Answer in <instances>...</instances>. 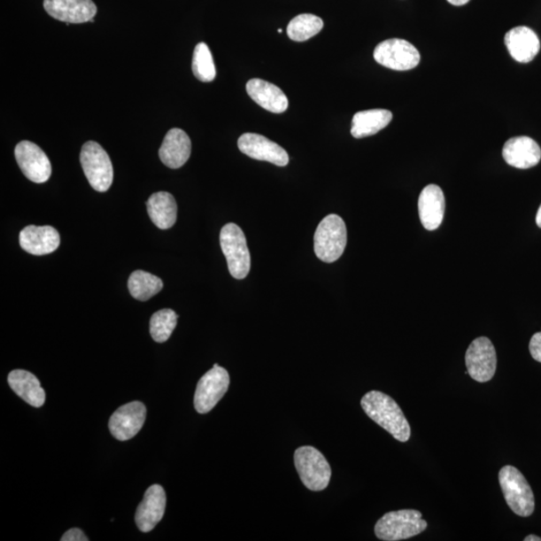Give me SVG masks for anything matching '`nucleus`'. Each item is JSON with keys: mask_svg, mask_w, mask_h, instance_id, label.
<instances>
[{"mask_svg": "<svg viewBox=\"0 0 541 541\" xmlns=\"http://www.w3.org/2000/svg\"><path fill=\"white\" fill-rule=\"evenodd\" d=\"M62 541H88L89 538L86 537L80 529H72L65 533Z\"/></svg>", "mask_w": 541, "mask_h": 541, "instance_id": "nucleus-30", "label": "nucleus"}, {"mask_svg": "<svg viewBox=\"0 0 541 541\" xmlns=\"http://www.w3.org/2000/svg\"><path fill=\"white\" fill-rule=\"evenodd\" d=\"M373 57L379 65L393 71H410L421 63V53L414 45L400 38L380 43Z\"/></svg>", "mask_w": 541, "mask_h": 541, "instance_id": "nucleus-8", "label": "nucleus"}, {"mask_svg": "<svg viewBox=\"0 0 541 541\" xmlns=\"http://www.w3.org/2000/svg\"><path fill=\"white\" fill-rule=\"evenodd\" d=\"M128 291L135 299L147 301L162 291L163 281L143 270L135 271L128 281Z\"/></svg>", "mask_w": 541, "mask_h": 541, "instance_id": "nucleus-25", "label": "nucleus"}, {"mask_svg": "<svg viewBox=\"0 0 541 541\" xmlns=\"http://www.w3.org/2000/svg\"><path fill=\"white\" fill-rule=\"evenodd\" d=\"M447 2L452 5L461 6L468 4L470 0H447Z\"/></svg>", "mask_w": 541, "mask_h": 541, "instance_id": "nucleus-31", "label": "nucleus"}, {"mask_svg": "<svg viewBox=\"0 0 541 541\" xmlns=\"http://www.w3.org/2000/svg\"><path fill=\"white\" fill-rule=\"evenodd\" d=\"M9 384L14 393L24 399L29 406L40 408L45 402V392L33 373L26 370H13L10 373Z\"/></svg>", "mask_w": 541, "mask_h": 541, "instance_id": "nucleus-22", "label": "nucleus"}, {"mask_svg": "<svg viewBox=\"0 0 541 541\" xmlns=\"http://www.w3.org/2000/svg\"><path fill=\"white\" fill-rule=\"evenodd\" d=\"M294 461L302 483L312 491H322L329 485L332 470L326 457L312 446H303L295 452Z\"/></svg>", "mask_w": 541, "mask_h": 541, "instance_id": "nucleus-5", "label": "nucleus"}, {"mask_svg": "<svg viewBox=\"0 0 541 541\" xmlns=\"http://www.w3.org/2000/svg\"><path fill=\"white\" fill-rule=\"evenodd\" d=\"M323 27V20L316 15L303 13L289 22L287 35L294 42H306L321 32Z\"/></svg>", "mask_w": 541, "mask_h": 541, "instance_id": "nucleus-26", "label": "nucleus"}, {"mask_svg": "<svg viewBox=\"0 0 541 541\" xmlns=\"http://www.w3.org/2000/svg\"><path fill=\"white\" fill-rule=\"evenodd\" d=\"M498 478L509 508L518 516H530L535 512L536 500L527 478L512 466L502 468Z\"/></svg>", "mask_w": 541, "mask_h": 541, "instance_id": "nucleus-2", "label": "nucleus"}, {"mask_svg": "<svg viewBox=\"0 0 541 541\" xmlns=\"http://www.w3.org/2000/svg\"><path fill=\"white\" fill-rule=\"evenodd\" d=\"M419 218L429 231L437 230L444 220L445 197L440 187L429 185L422 189L418 200Z\"/></svg>", "mask_w": 541, "mask_h": 541, "instance_id": "nucleus-17", "label": "nucleus"}, {"mask_svg": "<svg viewBox=\"0 0 541 541\" xmlns=\"http://www.w3.org/2000/svg\"><path fill=\"white\" fill-rule=\"evenodd\" d=\"M43 6L50 17L66 25L94 21L97 14L93 0H44Z\"/></svg>", "mask_w": 541, "mask_h": 541, "instance_id": "nucleus-14", "label": "nucleus"}, {"mask_svg": "<svg viewBox=\"0 0 541 541\" xmlns=\"http://www.w3.org/2000/svg\"><path fill=\"white\" fill-rule=\"evenodd\" d=\"M81 164L91 188L97 192H106L113 181V169L106 151L96 142L83 144Z\"/></svg>", "mask_w": 541, "mask_h": 541, "instance_id": "nucleus-7", "label": "nucleus"}, {"mask_svg": "<svg viewBox=\"0 0 541 541\" xmlns=\"http://www.w3.org/2000/svg\"><path fill=\"white\" fill-rule=\"evenodd\" d=\"M14 156L25 176L36 184L49 181L51 174V164L44 151L35 143L22 141L15 147Z\"/></svg>", "mask_w": 541, "mask_h": 541, "instance_id": "nucleus-11", "label": "nucleus"}, {"mask_svg": "<svg viewBox=\"0 0 541 541\" xmlns=\"http://www.w3.org/2000/svg\"><path fill=\"white\" fill-rule=\"evenodd\" d=\"M147 408L140 401H133L117 409L109 422L112 437L120 441L132 439L146 421Z\"/></svg>", "mask_w": 541, "mask_h": 541, "instance_id": "nucleus-12", "label": "nucleus"}, {"mask_svg": "<svg viewBox=\"0 0 541 541\" xmlns=\"http://www.w3.org/2000/svg\"><path fill=\"white\" fill-rule=\"evenodd\" d=\"M60 236L51 226H27L19 234V245L26 252L43 256L48 255L59 247Z\"/></svg>", "mask_w": 541, "mask_h": 541, "instance_id": "nucleus-16", "label": "nucleus"}, {"mask_svg": "<svg viewBox=\"0 0 541 541\" xmlns=\"http://www.w3.org/2000/svg\"><path fill=\"white\" fill-rule=\"evenodd\" d=\"M524 541H541V537L530 535L524 538Z\"/></svg>", "mask_w": 541, "mask_h": 541, "instance_id": "nucleus-32", "label": "nucleus"}, {"mask_svg": "<svg viewBox=\"0 0 541 541\" xmlns=\"http://www.w3.org/2000/svg\"><path fill=\"white\" fill-rule=\"evenodd\" d=\"M166 498L161 485L149 487L135 513V523L143 532H150L163 520Z\"/></svg>", "mask_w": 541, "mask_h": 541, "instance_id": "nucleus-15", "label": "nucleus"}, {"mask_svg": "<svg viewBox=\"0 0 541 541\" xmlns=\"http://www.w3.org/2000/svg\"><path fill=\"white\" fill-rule=\"evenodd\" d=\"M238 147L243 154L258 159V161L285 166L289 164L287 151L278 143L267 139L266 136L246 133L240 136Z\"/></svg>", "mask_w": 541, "mask_h": 541, "instance_id": "nucleus-13", "label": "nucleus"}, {"mask_svg": "<svg viewBox=\"0 0 541 541\" xmlns=\"http://www.w3.org/2000/svg\"><path fill=\"white\" fill-rule=\"evenodd\" d=\"M220 243L231 275L235 279H245L251 269V256L242 228L233 223L225 225L220 230Z\"/></svg>", "mask_w": 541, "mask_h": 541, "instance_id": "nucleus-6", "label": "nucleus"}, {"mask_svg": "<svg viewBox=\"0 0 541 541\" xmlns=\"http://www.w3.org/2000/svg\"><path fill=\"white\" fill-rule=\"evenodd\" d=\"M347 245V228L337 215H329L319 224L314 236V250L320 260L333 263L344 253Z\"/></svg>", "mask_w": 541, "mask_h": 541, "instance_id": "nucleus-4", "label": "nucleus"}, {"mask_svg": "<svg viewBox=\"0 0 541 541\" xmlns=\"http://www.w3.org/2000/svg\"><path fill=\"white\" fill-rule=\"evenodd\" d=\"M392 119V112L383 109L357 112L352 120V134L355 139L367 138L383 131Z\"/></svg>", "mask_w": 541, "mask_h": 541, "instance_id": "nucleus-24", "label": "nucleus"}, {"mask_svg": "<svg viewBox=\"0 0 541 541\" xmlns=\"http://www.w3.org/2000/svg\"><path fill=\"white\" fill-rule=\"evenodd\" d=\"M470 377L479 383H489L497 372L498 357L492 342L487 337L472 341L466 354Z\"/></svg>", "mask_w": 541, "mask_h": 541, "instance_id": "nucleus-10", "label": "nucleus"}, {"mask_svg": "<svg viewBox=\"0 0 541 541\" xmlns=\"http://www.w3.org/2000/svg\"><path fill=\"white\" fill-rule=\"evenodd\" d=\"M502 156L509 166L527 170L540 162L541 149L529 136H516L506 143Z\"/></svg>", "mask_w": 541, "mask_h": 541, "instance_id": "nucleus-18", "label": "nucleus"}, {"mask_svg": "<svg viewBox=\"0 0 541 541\" xmlns=\"http://www.w3.org/2000/svg\"><path fill=\"white\" fill-rule=\"evenodd\" d=\"M506 48L516 62L528 64L537 56L540 50L539 38L535 32L527 27H517L510 29L506 35Z\"/></svg>", "mask_w": 541, "mask_h": 541, "instance_id": "nucleus-19", "label": "nucleus"}, {"mask_svg": "<svg viewBox=\"0 0 541 541\" xmlns=\"http://www.w3.org/2000/svg\"><path fill=\"white\" fill-rule=\"evenodd\" d=\"M364 413L400 442L411 437V429L402 409L390 395L380 391L366 393L361 399Z\"/></svg>", "mask_w": 541, "mask_h": 541, "instance_id": "nucleus-1", "label": "nucleus"}, {"mask_svg": "<svg viewBox=\"0 0 541 541\" xmlns=\"http://www.w3.org/2000/svg\"><path fill=\"white\" fill-rule=\"evenodd\" d=\"M247 93L263 109L274 113H282L288 109V98L280 88L273 83L253 79L247 83Z\"/></svg>", "mask_w": 541, "mask_h": 541, "instance_id": "nucleus-21", "label": "nucleus"}, {"mask_svg": "<svg viewBox=\"0 0 541 541\" xmlns=\"http://www.w3.org/2000/svg\"><path fill=\"white\" fill-rule=\"evenodd\" d=\"M192 68L194 75L200 81L211 82L216 79L214 59L208 45L205 43L196 45Z\"/></svg>", "mask_w": 541, "mask_h": 541, "instance_id": "nucleus-28", "label": "nucleus"}, {"mask_svg": "<svg viewBox=\"0 0 541 541\" xmlns=\"http://www.w3.org/2000/svg\"><path fill=\"white\" fill-rule=\"evenodd\" d=\"M190 151L192 143L189 135L182 129L172 128L165 136L158 156L167 167L179 169L188 162Z\"/></svg>", "mask_w": 541, "mask_h": 541, "instance_id": "nucleus-20", "label": "nucleus"}, {"mask_svg": "<svg viewBox=\"0 0 541 541\" xmlns=\"http://www.w3.org/2000/svg\"><path fill=\"white\" fill-rule=\"evenodd\" d=\"M529 352L533 359L541 363V332L533 335L529 342Z\"/></svg>", "mask_w": 541, "mask_h": 541, "instance_id": "nucleus-29", "label": "nucleus"}, {"mask_svg": "<svg viewBox=\"0 0 541 541\" xmlns=\"http://www.w3.org/2000/svg\"><path fill=\"white\" fill-rule=\"evenodd\" d=\"M178 314L171 309H163L156 312L151 318L150 332L152 339L158 343H164L171 337L178 323Z\"/></svg>", "mask_w": 541, "mask_h": 541, "instance_id": "nucleus-27", "label": "nucleus"}, {"mask_svg": "<svg viewBox=\"0 0 541 541\" xmlns=\"http://www.w3.org/2000/svg\"><path fill=\"white\" fill-rule=\"evenodd\" d=\"M537 224L539 228H541V205L537 214Z\"/></svg>", "mask_w": 541, "mask_h": 541, "instance_id": "nucleus-33", "label": "nucleus"}, {"mask_svg": "<svg viewBox=\"0 0 541 541\" xmlns=\"http://www.w3.org/2000/svg\"><path fill=\"white\" fill-rule=\"evenodd\" d=\"M147 210L151 222L162 230H167L176 224L178 205L170 193L152 194L147 202Z\"/></svg>", "mask_w": 541, "mask_h": 541, "instance_id": "nucleus-23", "label": "nucleus"}, {"mask_svg": "<svg viewBox=\"0 0 541 541\" xmlns=\"http://www.w3.org/2000/svg\"><path fill=\"white\" fill-rule=\"evenodd\" d=\"M228 386H230V375L225 368L215 364L214 367L205 373L197 385L194 398L197 413H209L224 398Z\"/></svg>", "mask_w": 541, "mask_h": 541, "instance_id": "nucleus-9", "label": "nucleus"}, {"mask_svg": "<svg viewBox=\"0 0 541 541\" xmlns=\"http://www.w3.org/2000/svg\"><path fill=\"white\" fill-rule=\"evenodd\" d=\"M428 529L422 514L415 509H402L381 517L375 525L376 537L384 541L414 537Z\"/></svg>", "mask_w": 541, "mask_h": 541, "instance_id": "nucleus-3", "label": "nucleus"}]
</instances>
